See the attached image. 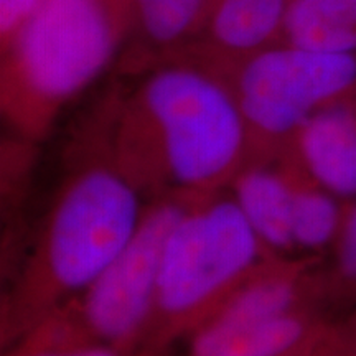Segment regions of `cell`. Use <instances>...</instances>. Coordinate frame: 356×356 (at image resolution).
I'll use <instances>...</instances> for the list:
<instances>
[{
    "label": "cell",
    "instance_id": "8fae6325",
    "mask_svg": "<svg viewBox=\"0 0 356 356\" xmlns=\"http://www.w3.org/2000/svg\"><path fill=\"white\" fill-rule=\"evenodd\" d=\"M286 43L322 53H356V0H291Z\"/></svg>",
    "mask_w": 356,
    "mask_h": 356
},
{
    "label": "cell",
    "instance_id": "5b68a950",
    "mask_svg": "<svg viewBox=\"0 0 356 356\" xmlns=\"http://www.w3.org/2000/svg\"><path fill=\"white\" fill-rule=\"evenodd\" d=\"M202 198L175 193L145 202L122 251L83 292L19 340V346L104 345L139 355L167 241L178 221Z\"/></svg>",
    "mask_w": 356,
    "mask_h": 356
},
{
    "label": "cell",
    "instance_id": "7c38bea8",
    "mask_svg": "<svg viewBox=\"0 0 356 356\" xmlns=\"http://www.w3.org/2000/svg\"><path fill=\"white\" fill-rule=\"evenodd\" d=\"M131 20L152 47L177 48L207 20L213 0H126Z\"/></svg>",
    "mask_w": 356,
    "mask_h": 356
},
{
    "label": "cell",
    "instance_id": "52a82bcc",
    "mask_svg": "<svg viewBox=\"0 0 356 356\" xmlns=\"http://www.w3.org/2000/svg\"><path fill=\"white\" fill-rule=\"evenodd\" d=\"M293 149L320 184L356 198V89L312 115Z\"/></svg>",
    "mask_w": 356,
    "mask_h": 356
},
{
    "label": "cell",
    "instance_id": "9c48e42d",
    "mask_svg": "<svg viewBox=\"0 0 356 356\" xmlns=\"http://www.w3.org/2000/svg\"><path fill=\"white\" fill-rule=\"evenodd\" d=\"M228 190L269 254H299L292 231L291 188L279 159L249 162Z\"/></svg>",
    "mask_w": 356,
    "mask_h": 356
},
{
    "label": "cell",
    "instance_id": "2e32d148",
    "mask_svg": "<svg viewBox=\"0 0 356 356\" xmlns=\"http://www.w3.org/2000/svg\"><path fill=\"white\" fill-rule=\"evenodd\" d=\"M8 356H134L127 351L104 345L63 346V348H25L17 346Z\"/></svg>",
    "mask_w": 356,
    "mask_h": 356
},
{
    "label": "cell",
    "instance_id": "e0dca14e",
    "mask_svg": "<svg viewBox=\"0 0 356 356\" xmlns=\"http://www.w3.org/2000/svg\"><path fill=\"white\" fill-rule=\"evenodd\" d=\"M328 323H330V322L325 323L323 327H320L318 330H315L310 337H307L304 341H300L299 345L293 346L292 350H289L287 353H284V355H280V356H314L315 350H317L320 337H322V333H323L325 328H327Z\"/></svg>",
    "mask_w": 356,
    "mask_h": 356
},
{
    "label": "cell",
    "instance_id": "30bf717a",
    "mask_svg": "<svg viewBox=\"0 0 356 356\" xmlns=\"http://www.w3.org/2000/svg\"><path fill=\"white\" fill-rule=\"evenodd\" d=\"M291 188L292 231L299 254L320 256L332 249L343 226L351 200L328 190L312 175L296 149L279 159Z\"/></svg>",
    "mask_w": 356,
    "mask_h": 356
},
{
    "label": "cell",
    "instance_id": "277c9868",
    "mask_svg": "<svg viewBox=\"0 0 356 356\" xmlns=\"http://www.w3.org/2000/svg\"><path fill=\"white\" fill-rule=\"evenodd\" d=\"M267 256L229 190L198 200L167 241L139 356L190 340Z\"/></svg>",
    "mask_w": 356,
    "mask_h": 356
},
{
    "label": "cell",
    "instance_id": "8992f818",
    "mask_svg": "<svg viewBox=\"0 0 356 356\" xmlns=\"http://www.w3.org/2000/svg\"><path fill=\"white\" fill-rule=\"evenodd\" d=\"M216 70L241 108L251 162L282 157L312 115L356 89V53H322L286 42Z\"/></svg>",
    "mask_w": 356,
    "mask_h": 356
},
{
    "label": "cell",
    "instance_id": "ba28073f",
    "mask_svg": "<svg viewBox=\"0 0 356 356\" xmlns=\"http://www.w3.org/2000/svg\"><path fill=\"white\" fill-rule=\"evenodd\" d=\"M291 0H213L204 26L208 43L195 58L221 68L273 47L284 33Z\"/></svg>",
    "mask_w": 356,
    "mask_h": 356
},
{
    "label": "cell",
    "instance_id": "4fadbf2b",
    "mask_svg": "<svg viewBox=\"0 0 356 356\" xmlns=\"http://www.w3.org/2000/svg\"><path fill=\"white\" fill-rule=\"evenodd\" d=\"M332 252L330 264H323L325 305L346 307L356 302V198L348 204Z\"/></svg>",
    "mask_w": 356,
    "mask_h": 356
},
{
    "label": "cell",
    "instance_id": "3957f363",
    "mask_svg": "<svg viewBox=\"0 0 356 356\" xmlns=\"http://www.w3.org/2000/svg\"><path fill=\"white\" fill-rule=\"evenodd\" d=\"M129 20L126 0H42L2 48L0 106L19 139L48 136L61 111L113 63Z\"/></svg>",
    "mask_w": 356,
    "mask_h": 356
},
{
    "label": "cell",
    "instance_id": "7a4b0ae2",
    "mask_svg": "<svg viewBox=\"0 0 356 356\" xmlns=\"http://www.w3.org/2000/svg\"><path fill=\"white\" fill-rule=\"evenodd\" d=\"M30 251L2 296V338L19 341L83 292L122 251L145 200L111 160L97 127L73 147Z\"/></svg>",
    "mask_w": 356,
    "mask_h": 356
},
{
    "label": "cell",
    "instance_id": "6da1fadb",
    "mask_svg": "<svg viewBox=\"0 0 356 356\" xmlns=\"http://www.w3.org/2000/svg\"><path fill=\"white\" fill-rule=\"evenodd\" d=\"M111 160L145 202L228 190L251 162L248 126L222 74L195 56L165 60L96 122Z\"/></svg>",
    "mask_w": 356,
    "mask_h": 356
},
{
    "label": "cell",
    "instance_id": "9a60e30c",
    "mask_svg": "<svg viewBox=\"0 0 356 356\" xmlns=\"http://www.w3.org/2000/svg\"><path fill=\"white\" fill-rule=\"evenodd\" d=\"M42 0H0V40L6 48L37 10Z\"/></svg>",
    "mask_w": 356,
    "mask_h": 356
},
{
    "label": "cell",
    "instance_id": "5bb4252c",
    "mask_svg": "<svg viewBox=\"0 0 356 356\" xmlns=\"http://www.w3.org/2000/svg\"><path fill=\"white\" fill-rule=\"evenodd\" d=\"M314 356H356V317L328 323Z\"/></svg>",
    "mask_w": 356,
    "mask_h": 356
}]
</instances>
